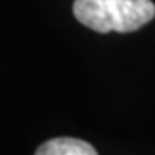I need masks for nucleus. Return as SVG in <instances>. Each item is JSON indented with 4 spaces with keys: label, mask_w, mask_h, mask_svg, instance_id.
<instances>
[{
    "label": "nucleus",
    "mask_w": 155,
    "mask_h": 155,
    "mask_svg": "<svg viewBox=\"0 0 155 155\" xmlns=\"http://www.w3.org/2000/svg\"><path fill=\"white\" fill-rule=\"evenodd\" d=\"M35 155H98L93 145L78 138H52L38 147Z\"/></svg>",
    "instance_id": "obj_2"
},
{
    "label": "nucleus",
    "mask_w": 155,
    "mask_h": 155,
    "mask_svg": "<svg viewBox=\"0 0 155 155\" xmlns=\"http://www.w3.org/2000/svg\"><path fill=\"white\" fill-rule=\"evenodd\" d=\"M72 12L93 31L129 33L153 19L155 5L152 0H74Z\"/></svg>",
    "instance_id": "obj_1"
}]
</instances>
